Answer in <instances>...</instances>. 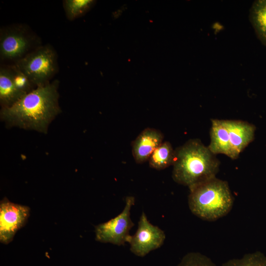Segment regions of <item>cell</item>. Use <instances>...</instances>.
Wrapping results in <instances>:
<instances>
[{"mask_svg": "<svg viewBox=\"0 0 266 266\" xmlns=\"http://www.w3.org/2000/svg\"><path fill=\"white\" fill-rule=\"evenodd\" d=\"M59 81L37 87L12 106L1 108V121L8 127L46 133L49 125L61 112L59 104Z\"/></svg>", "mask_w": 266, "mask_h": 266, "instance_id": "6da1fadb", "label": "cell"}, {"mask_svg": "<svg viewBox=\"0 0 266 266\" xmlns=\"http://www.w3.org/2000/svg\"><path fill=\"white\" fill-rule=\"evenodd\" d=\"M222 266H266V256L260 251L245 254L240 259H233Z\"/></svg>", "mask_w": 266, "mask_h": 266, "instance_id": "e0dca14e", "label": "cell"}, {"mask_svg": "<svg viewBox=\"0 0 266 266\" xmlns=\"http://www.w3.org/2000/svg\"><path fill=\"white\" fill-rule=\"evenodd\" d=\"M229 135L231 146L236 155L240 153L254 140L255 126L241 120H222Z\"/></svg>", "mask_w": 266, "mask_h": 266, "instance_id": "30bf717a", "label": "cell"}, {"mask_svg": "<svg viewBox=\"0 0 266 266\" xmlns=\"http://www.w3.org/2000/svg\"><path fill=\"white\" fill-rule=\"evenodd\" d=\"M220 162L199 139H191L175 149L172 177L189 188L216 177Z\"/></svg>", "mask_w": 266, "mask_h": 266, "instance_id": "7a4b0ae2", "label": "cell"}, {"mask_svg": "<svg viewBox=\"0 0 266 266\" xmlns=\"http://www.w3.org/2000/svg\"><path fill=\"white\" fill-rule=\"evenodd\" d=\"M166 239L165 232L152 224L144 212H142L134 234L131 235L128 243L130 250L135 255L143 257L151 251L160 248Z\"/></svg>", "mask_w": 266, "mask_h": 266, "instance_id": "52a82bcc", "label": "cell"}, {"mask_svg": "<svg viewBox=\"0 0 266 266\" xmlns=\"http://www.w3.org/2000/svg\"><path fill=\"white\" fill-rule=\"evenodd\" d=\"M8 66L14 86L22 97L36 88L28 77L14 64Z\"/></svg>", "mask_w": 266, "mask_h": 266, "instance_id": "2e32d148", "label": "cell"}, {"mask_svg": "<svg viewBox=\"0 0 266 266\" xmlns=\"http://www.w3.org/2000/svg\"><path fill=\"white\" fill-rule=\"evenodd\" d=\"M210 136V142L207 147L213 154H222L233 160L237 159L238 157L231 146L228 131L222 120H211Z\"/></svg>", "mask_w": 266, "mask_h": 266, "instance_id": "8fae6325", "label": "cell"}, {"mask_svg": "<svg viewBox=\"0 0 266 266\" xmlns=\"http://www.w3.org/2000/svg\"><path fill=\"white\" fill-rule=\"evenodd\" d=\"M175 150L168 141L163 142L152 153L148 160L150 167L162 170L173 165Z\"/></svg>", "mask_w": 266, "mask_h": 266, "instance_id": "4fadbf2b", "label": "cell"}, {"mask_svg": "<svg viewBox=\"0 0 266 266\" xmlns=\"http://www.w3.org/2000/svg\"><path fill=\"white\" fill-rule=\"evenodd\" d=\"M34 37L21 26L3 28L0 31V58L1 61L22 59L30 52L34 42ZM14 62V63H15Z\"/></svg>", "mask_w": 266, "mask_h": 266, "instance_id": "8992f818", "label": "cell"}, {"mask_svg": "<svg viewBox=\"0 0 266 266\" xmlns=\"http://www.w3.org/2000/svg\"><path fill=\"white\" fill-rule=\"evenodd\" d=\"M14 64L37 87L50 82L57 71V57L49 45L40 46Z\"/></svg>", "mask_w": 266, "mask_h": 266, "instance_id": "277c9868", "label": "cell"}, {"mask_svg": "<svg viewBox=\"0 0 266 266\" xmlns=\"http://www.w3.org/2000/svg\"><path fill=\"white\" fill-rule=\"evenodd\" d=\"M177 266H217L207 256L199 252L186 254Z\"/></svg>", "mask_w": 266, "mask_h": 266, "instance_id": "ac0fdd59", "label": "cell"}, {"mask_svg": "<svg viewBox=\"0 0 266 266\" xmlns=\"http://www.w3.org/2000/svg\"><path fill=\"white\" fill-rule=\"evenodd\" d=\"M30 208L16 204L4 198L0 203V241L7 244L16 233L26 223Z\"/></svg>", "mask_w": 266, "mask_h": 266, "instance_id": "ba28073f", "label": "cell"}, {"mask_svg": "<svg viewBox=\"0 0 266 266\" xmlns=\"http://www.w3.org/2000/svg\"><path fill=\"white\" fill-rule=\"evenodd\" d=\"M22 96L16 89L12 81L8 66L0 68V103L1 108L9 107Z\"/></svg>", "mask_w": 266, "mask_h": 266, "instance_id": "7c38bea8", "label": "cell"}, {"mask_svg": "<svg viewBox=\"0 0 266 266\" xmlns=\"http://www.w3.org/2000/svg\"><path fill=\"white\" fill-rule=\"evenodd\" d=\"M135 199L128 196L123 211L114 218L95 227L96 240L102 243H110L121 246L128 242L130 230L134 225L131 218V209Z\"/></svg>", "mask_w": 266, "mask_h": 266, "instance_id": "5b68a950", "label": "cell"}, {"mask_svg": "<svg viewBox=\"0 0 266 266\" xmlns=\"http://www.w3.org/2000/svg\"><path fill=\"white\" fill-rule=\"evenodd\" d=\"M250 18L258 38L266 46V0H257L253 2Z\"/></svg>", "mask_w": 266, "mask_h": 266, "instance_id": "5bb4252c", "label": "cell"}, {"mask_svg": "<svg viewBox=\"0 0 266 266\" xmlns=\"http://www.w3.org/2000/svg\"><path fill=\"white\" fill-rule=\"evenodd\" d=\"M192 213L205 221H216L232 210L234 198L228 183L216 177L189 188Z\"/></svg>", "mask_w": 266, "mask_h": 266, "instance_id": "3957f363", "label": "cell"}, {"mask_svg": "<svg viewBox=\"0 0 266 266\" xmlns=\"http://www.w3.org/2000/svg\"><path fill=\"white\" fill-rule=\"evenodd\" d=\"M163 139L164 135L160 131L150 128L144 129L132 143V154L135 162L142 164L148 161Z\"/></svg>", "mask_w": 266, "mask_h": 266, "instance_id": "9c48e42d", "label": "cell"}, {"mask_svg": "<svg viewBox=\"0 0 266 266\" xmlns=\"http://www.w3.org/2000/svg\"><path fill=\"white\" fill-rule=\"evenodd\" d=\"M93 0H65L63 7L66 18L73 20L85 14L94 5Z\"/></svg>", "mask_w": 266, "mask_h": 266, "instance_id": "9a60e30c", "label": "cell"}]
</instances>
